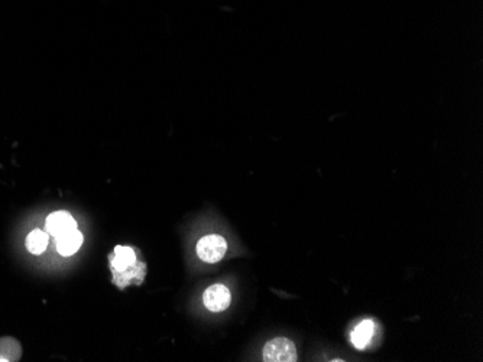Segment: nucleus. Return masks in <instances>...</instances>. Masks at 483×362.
<instances>
[{
    "label": "nucleus",
    "instance_id": "1",
    "mask_svg": "<svg viewBox=\"0 0 483 362\" xmlns=\"http://www.w3.org/2000/svg\"><path fill=\"white\" fill-rule=\"evenodd\" d=\"M227 250V243L221 236H205L197 243V255L205 263L213 264L220 262Z\"/></svg>",
    "mask_w": 483,
    "mask_h": 362
},
{
    "label": "nucleus",
    "instance_id": "2",
    "mask_svg": "<svg viewBox=\"0 0 483 362\" xmlns=\"http://www.w3.org/2000/svg\"><path fill=\"white\" fill-rule=\"evenodd\" d=\"M297 349L288 338H275L264 348V361L266 362H295Z\"/></svg>",
    "mask_w": 483,
    "mask_h": 362
},
{
    "label": "nucleus",
    "instance_id": "3",
    "mask_svg": "<svg viewBox=\"0 0 483 362\" xmlns=\"http://www.w3.org/2000/svg\"><path fill=\"white\" fill-rule=\"evenodd\" d=\"M202 302L205 306L210 310V312H223L232 302V295L224 284H213L210 286L205 295H202Z\"/></svg>",
    "mask_w": 483,
    "mask_h": 362
},
{
    "label": "nucleus",
    "instance_id": "4",
    "mask_svg": "<svg viewBox=\"0 0 483 362\" xmlns=\"http://www.w3.org/2000/svg\"><path fill=\"white\" fill-rule=\"evenodd\" d=\"M74 228H77V222L74 221V218L67 211L53 213L46 218V231L56 239Z\"/></svg>",
    "mask_w": 483,
    "mask_h": 362
},
{
    "label": "nucleus",
    "instance_id": "5",
    "mask_svg": "<svg viewBox=\"0 0 483 362\" xmlns=\"http://www.w3.org/2000/svg\"><path fill=\"white\" fill-rule=\"evenodd\" d=\"M136 254L134 248L116 246L113 255L110 257V269L115 273H123L136 264Z\"/></svg>",
    "mask_w": 483,
    "mask_h": 362
},
{
    "label": "nucleus",
    "instance_id": "6",
    "mask_svg": "<svg viewBox=\"0 0 483 362\" xmlns=\"http://www.w3.org/2000/svg\"><path fill=\"white\" fill-rule=\"evenodd\" d=\"M83 241H84V237L77 228L70 229L64 232V234H61L60 237H57V251L65 257L72 255L80 250Z\"/></svg>",
    "mask_w": 483,
    "mask_h": 362
},
{
    "label": "nucleus",
    "instance_id": "7",
    "mask_svg": "<svg viewBox=\"0 0 483 362\" xmlns=\"http://www.w3.org/2000/svg\"><path fill=\"white\" fill-rule=\"evenodd\" d=\"M373 330H375V323L372 321L361 322L358 326L352 330L350 342L353 344L354 348L365 349L369 345V342L372 341Z\"/></svg>",
    "mask_w": 483,
    "mask_h": 362
},
{
    "label": "nucleus",
    "instance_id": "8",
    "mask_svg": "<svg viewBox=\"0 0 483 362\" xmlns=\"http://www.w3.org/2000/svg\"><path fill=\"white\" fill-rule=\"evenodd\" d=\"M115 284H117V286L120 289H123L126 284H131L132 283V279H136L138 283H142L143 280V276H145V264L143 263H138L135 266H132L131 269H128L126 272L123 273H115Z\"/></svg>",
    "mask_w": 483,
    "mask_h": 362
},
{
    "label": "nucleus",
    "instance_id": "9",
    "mask_svg": "<svg viewBox=\"0 0 483 362\" xmlns=\"http://www.w3.org/2000/svg\"><path fill=\"white\" fill-rule=\"evenodd\" d=\"M48 247V236L42 229H34L27 237V248L30 253L38 255L42 254Z\"/></svg>",
    "mask_w": 483,
    "mask_h": 362
}]
</instances>
